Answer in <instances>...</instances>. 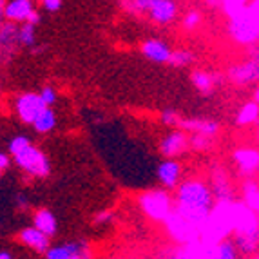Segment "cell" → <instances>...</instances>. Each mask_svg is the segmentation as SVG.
<instances>
[{"instance_id":"6da1fadb","label":"cell","mask_w":259,"mask_h":259,"mask_svg":"<svg viewBox=\"0 0 259 259\" xmlns=\"http://www.w3.org/2000/svg\"><path fill=\"white\" fill-rule=\"evenodd\" d=\"M214 205H216L214 192H212L208 182L201 178H189L180 183V187L176 189L174 210L183 220L198 227L199 230L207 223Z\"/></svg>"},{"instance_id":"7a4b0ae2","label":"cell","mask_w":259,"mask_h":259,"mask_svg":"<svg viewBox=\"0 0 259 259\" xmlns=\"http://www.w3.org/2000/svg\"><path fill=\"white\" fill-rule=\"evenodd\" d=\"M230 239L238 248L239 255L252 257L259 254V216L241 199L234 201V229Z\"/></svg>"},{"instance_id":"3957f363","label":"cell","mask_w":259,"mask_h":259,"mask_svg":"<svg viewBox=\"0 0 259 259\" xmlns=\"http://www.w3.org/2000/svg\"><path fill=\"white\" fill-rule=\"evenodd\" d=\"M227 33L236 46L254 48L259 44V0L246 2L236 17L227 22Z\"/></svg>"},{"instance_id":"277c9868","label":"cell","mask_w":259,"mask_h":259,"mask_svg":"<svg viewBox=\"0 0 259 259\" xmlns=\"http://www.w3.org/2000/svg\"><path fill=\"white\" fill-rule=\"evenodd\" d=\"M234 229V201H216L207 223L201 229V241L208 245L230 239Z\"/></svg>"},{"instance_id":"5b68a950","label":"cell","mask_w":259,"mask_h":259,"mask_svg":"<svg viewBox=\"0 0 259 259\" xmlns=\"http://www.w3.org/2000/svg\"><path fill=\"white\" fill-rule=\"evenodd\" d=\"M138 205L149 220L156 223H165L174 210V199L165 189H152L142 192L138 198Z\"/></svg>"},{"instance_id":"8992f818","label":"cell","mask_w":259,"mask_h":259,"mask_svg":"<svg viewBox=\"0 0 259 259\" xmlns=\"http://www.w3.org/2000/svg\"><path fill=\"white\" fill-rule=\"evenodd\" d=\"M227 76L236 85H250V83L259 85V44L250 48L246 60L230 65Z\"/></svg>"},{"instance_id":"52a82bcc","label":"cell","mask_w":259,"mask_h":259,"mask_svg":"<svg viewBox=\"0 0 259 259\" xmlns=\"http://www.w3.org/2000/svg\"><path fill=\"white\" fill-rule=\"evenodd\" d=\"M15 163L24 170L26 174L33 178H48L51 172V163H49L48 156L44 154L38 147L31 143L26 151L15 156Z\"/></svg>"},{"instance_id":"ba28073f","label":"cell","mask_w":259,"mask_h":259,"mask_svg":"<svg viewBox=\"0 0 259 259\" xmlns=\"http://www.w3.org/2000/svg\"><path fill=\"white\" fill-rule=\"evenodd\" d=\"M165 230H167L168 238L176 241L178 245H190L201 239V230L198 227H194L192 223H189L187 220H183L176 210H172V214L165 220Z\"/></svg>"},{"instance_id":"9c48e42d","label":"cell","mask_w":259,"mask_h":259,"mask_svg":"<svg viewBox=\"0 0 259 259\" xmlns=\"http://www.w3.org/2000/svg\"><path fill=\"white\" fill-rule=\"evenodd\" d=\"M208 185H210L212 192H214L216 201H236V192H234L230 174L221 163L212 167Z\"/></svg>"},{"instance_id":"30bf717a","label":"cell","mask_w":259,"mask_h":259,"mask_svg":"<svg viewBox=\"0 0 259 259\" xmlns=\"http://www.w3.org/2000/svg\"><path fill=\"white\" fill-rule=\"evenodd\" d=\"M232 161L241 176L252 180L259 174V149L252 145H243L232 151Z\"/></svg>"},{"instance_id":"8fae6325","label":"cell","mask_w":259,"mask_h":259,"mask_svg":"<svg viewBox=\"0 0 259 259\" xmlns=\"http://www.w3.org/2000/svg\"><path fill=\"white\" fill-rule=\"evenodd\" d=\"M44 109L48 107L42 102L38 93H24V95H20L15 100V112H17L18 120L22 123L33 125V121L36 120V116H38Z\"/></svg>"},{"instance_id":"7c38bea8","label":"cell","mask_w":259,"mask_h":259,"mask_svg":"<svg viewBox=\"0 0 259 259\" xmlns=\"http://www.w3.org/2000/svg\"><path fill=\"white\" fill-rule=\"evenodd\" d=\"M187 149H190V138L182 129H172L160 142V152L165 160H176V156L183 154Z\"/></svg>"},{"instance_id":"4fadbf2b","label":"cell","mask_w":259,"mask_h":259,"mask_svg":"<svg viewBox=\"0 0 259 259\" xmlns=\"http://www.w3.org/2000/svg\"><path fill=\"white\" fill-rule=\"evenodd\" d=\"M178 11H180L178 2H172V0H151V8H149L147 15L158 26H167V24L176 20Z\"/></svg>"},{"instance_id":"5bb4252c","label":"cell","mask_w":259,"mask_h":259,"mask_svg":"<svg viewBox=\"0 0 259 259\" xmlns=\"http://www.w3.org/2000/svg\"><path fill=\"white\" fill-rule=\"evenodd\" d=\"M140 51H142V55L145 56L147 60L154 62V64H168V62H170V56H172L170 46L161 38L143 40L142 46H140Z\"/></svg>"},{"instance_id":"9a60e30c","label":"cell","mask_w":259,"mask_h":259,"mask_svg":"<svg viewBox=\"0 0 259 259\" xmlns=\"http://www.w3.org/2000/svg\"><path fill=\"white\" fill-rule=\"evenodd\" d=\"M156 178L165 190H174L182 183V165L178 160H163L158 165Z\"/></svg>"},{"instance_id":"2e32d148","label":"cell","mask_w":259,"mask_h":259,"mask_svg":"<svg viewBox=\"0 0 259 259\" xmlns=\"http://www.w3.org/2000/svg\"><path fill=\"white\" fill-rule=\"evenodd\" d=\"M18 241L24 246L31 248V250L38 252V254H46L51 248V238H48L44 232H40L38 229H35L33 225L26 227L18 232Z\"/></svg>"},{"instance_id":"e0dca14e","label":"cell","mask_w":259,"mask_h":259,"mask_svg":"<svg viewBox=\"0 0 259 259\" xmlns=\"http://www.w3.org/2000/svg\"><path fill=\"white\" fill-rule=\"evenodd\" d=\"M35 11V2H31V0H9V2H6L4 8L6 22H13V24L22 22V24H26Z\"/></svg>"},{"instance_id":"ac0fdd59","label":"cell","mask_w":259,"mask_h":259,"mask_svg":"<svg viewBox=\"0 0 259 259\" xmlns=\"http://www.w3.org/2000/svg\"><path fill=\"white\" fill-rule=\"evenodd\" d=\"M180 129L185 133L203 134V136L216 138V134L220 133V123L214 120H207V118H182Z\"/></svg>"},{"instance_id":"d6986e66","label":"cell","mask_w":259,"mask_h":259,"mask_svg":"<svg viewBox=\"0 0 259 259\" xmlns=\"http://www.w3.org/2000/svg\"><path fill=\"white\" fill-rule=\"evenodd\" d=\"M18 46V27L15 26L13 22H6L4 26L0 27V56H9L17 53Z\"/></svg>"},{"instance_id":"ffe728a7","label":"cell","mask_w":259,"mask_h":259,"mask_svg":"<svg viewBox=\"0 0 259 259\" xmlns=\"http://www.w3.org/2000/svg\"><path fill=\"white\" fill-rule=\"evenodd\" d=\"M89 248L85 241H65L62 245H51L46 252V259H74L82 250Z\"/></svg>"},{"instance_id":"44dd1931","label":"cell","mask_w":259,"mask_h":259,"mask_svg":"<svg viewBox=\"0 0 259 259\" xmlns=\"http://www.w3.org/2000/svg\"><path fill=\"white\" fill-rule=\"evenodd\" d=\"M190 82H192L196 91L208 96L214 93L218 82H221V74H210V73H207V71L198 69L190 73Z\"/></svg>"},{"instance_id":"7402d4cb","label":"cell","mask_w":259,"mask_h":259,"mask_svg":"<svg viewBox=\"0 0 259 259\" xmlns=\"http://www.w3.org/2000/svg\"><path fill=\"white\" fill-rule=\"evenodd\" d=\"M33 227L46 234L48 238H53L58 232V221H56L55 214L49 208H38L33 214Z\"/></svg>"},{"instance_id":"603a6c76","label":"cell","mask_w":259,"mask_h":259,"mask_svg":"<svg viewBox=\"0 0 259 259\" xmlns=\"http://www.w3.org/2000/svg\"><path fill=\"white\" fill-rule=\"evenodd\" d=\"M241 201L259 216V182L257 180H245L241 185Z\"/></svg>"},{"instance_id":"cb8c5ba5","label":"cell","mask_w":259,"mask_h":259,"mask_svg":"<svg viewBox=\"0 0 259 259\" xmlns=\"http://www.w3.org/2000/svg\"><path fill=\"white\" fill-rule=\"evenodd\" d=\"M259 123V105L255 102H245L236 112V125L248 127Z\"/></svg>"},{"instance_id":"d4e9b609","label":"cell","mask_w":259,"mask_h":259,"mask_svg":"<svg viewBox=\"0 0 259 259\" xmlns=\"http://www.w3.org/2000/svg\"><path fill=\"white\" fill-rule=\"evenodd\" d=\"M56 123H58L56 112L53 111L51 107H48V109H44L38 116H36V120L33 121V129L40 134H46V133H51L56 127Z\"/></svg>"},{"instance_id":"484cf974","label":"cell","mask_w":259,"mask_h":259,"mask_svg":"<svg viewBox=\"0 0 259 259\" xmlns=\"http://www.w3.org/2000/svg\"><path fill=\"white\" fill-rule=\"evenodd\" d=\"M210 259H239V252L232 239H225L218 245H212Z\"/></svg>"},{"instance_id":"4316f807","label":"cell","mask_w":259,"mask_h":259,"mask_svg":"<svg viewBox=\"0 0 259 259\" xmlns=\"http://www.w3.org/2000/svg\"><path fill=\"white\" fill-rule=\"evenodd\" d=\"M18 42H20V46H24V48H35L36 44V26H33V24H22L20 27H18Z\"/></svg>"},{"instance_id":"83f0119b","label":"cell","mask_w":259,"mask_h":259,"mask_svg":"<svg viewBox=\"0 0 259 259\" xmlns=\"http://www.w3.org/2000/svg\"><path fill=\"white\" fill-rule=\"evenodd\" d=\"M246 2H248V0H221L220 9H221V13L227 17V20H229V18L236 17V15L245 8Z\"/></svg>"},{"instance_id":"f1b7e54d","label":"cell","mask_w":259,"mask_h":259,"mask_svg":"<svg viewBox=\"0 0 259 259\" xmlns=\"http://www.w3.org/2000/svg\"><path fill=\"white\" fill-rule=\"evenodd\" d=\"M192 62H194V53L189 51V49H176V51H172L168 64L174 65V67H187Z\"/></svg>"},{"instance_id":"f546056e","label":"cell","mask_w":259,"mask_h":259,"mask_svg":"<svg viewBox=\"0 0 259 259\" xmlns=\"http://www.w3.org/2000/svg\"><path fill=\"white\" fill-rule=\"evenodd\" d=\"M201 20H203L201 11H198V9H189V11L183 15L182 26H183V29H187V31H194L201 26Z\"/></svg>"},{"instance_id":"4dcf8cb0","label":"cell","mask_w":259,"mask_h":259,"mask_svg":"<svg viewBox=\"0 0 259 259\" xmlns=\"http://www.w3.org/2000/svg\"><path fill=\"white\" fill-rule=\"evenodd\" d=\"M214 147V138L210 136H203V134H192L190 136V149H194L198 152L210 151Z\"/></svg>"},{"instance_id":"1f68e13d","label":"cell","mask_w":259,"mask_h":259,"mask_svg":"<svg viewBox=\"0 0 259 259\" xmlns=\"http://www.w3.org/2000/svg\"><path fill=\"white\" fill-rule=\"evenodd\" d=\"M29 145H31V140L27 138V136H22V134L13 136V138L9 140V154L15 158V156L20 154L22 151H26Z\"/></svg>"},{"instance_id":"d6a6232c","label":"cell","mask_w":259,"mask_h":259,"mask_svg":"<svg viewBox=\"0 0 259 259\" xmlns=\"http://www.w3.org/2000/svg\"><path fill=\"white\" fill-rule=\"evenodd\" d=\"M160 120H161V123H165L167 127H180L182 116H180L176 111H172V109H165V111L161 112Z\"/></svg>"},{"instance_id":"836d02e7","label":"cell","mask_w":259,"mask_h":259,"mask_svg":"<svg viewBox=\"0 0 259 259\" xmlns=\"http://www.w3.org/2000/svg\"><path fill=\"white\" fill-rule=\"evenodd\" d=\"M131 13H147L151 8V0H134V2H123Z\"/></svg>"},{"instance_id":"e575fe53","label":"cell","mask_w":259,"mask_h":259,"mask_svg":"<svg viewBox=\"0 0 259 259\" xmlns=\"http://www.w3.org/2000/svg\"><path fill=\"white\" fill-rule=\"evenodd\" d=\"M42 102L46 104V107H51L53 104H56V100H58V95H56V89L51 85H46L42 87V91L38 93Z\"/></svg>"},{"instance_id":"d590c367","label":"cell","mask_w":259,"mask_h":259,"mask_svg":"<svg viewBox=\"0 0 259 259\" xmlns=\"http://www.w3.org/2000/svg\"><path fill=\"white\" fill-rule=\"evenodd\" d=\"M42 8H44V11H48V13H56V11L62 8V2L60 0H44Z\"/></svg>"},{"instance_id":"8d00e7d4","label":"cell","mask_w":259,"mask_h":259,"mask_svg":"<svg viewBox=\"0 0 259 259\" xmlns=\"http://www.w3.org/2000/svg\"><path fill=\"white\" fill-rule=\"evenodd\" d=\"M112 220V210H102L95 216V223H107Z\"/></svg>"},{"instance_id":"74e56055","label":"cell","mask_w":259,"mask_h":259,"mask_svg":"<svg viewBox=\"0 0 259 259\" xmlns=\"http://www.w3.org/2000/svg\"><path fill=\"white\" fill-rule=\"evenodd\" d=\"M8 167H9V154H6V152H0V172H2V170H6Z\"/></svg>"},{"instance_id":"f35d334b","label":"cell","mask_w":259,"mask_h":259,"mask_svg":"<svg viewBox=\"0 0 259 259\" xmlns=\"http://www.w3.org/2000/svg\"><path fill=\"white\" fill-rule=\"evenodd\" d=\"M17 205H18L20 208H27V207H29V203H27L26 196H24V194H18V196H17Z\"/></svg>"},{"instance_id":"ab89813d","label":"cell","mask_w":259,"mask_h":259,"mask_svg":"<svg viewBox=\"0 0 259 259\" xmlns=\"http://www.w3.org/2000/svg\"><path fill=\"white\" fill-rule=\"evenodd\" d=\"M4 8H6V2L4 0H0V27L6 24V15H4Z\"/></svg>"},{"instance_id":"60d3db41","label":"cell","mask_w":259,"mask_h":259,"mask_svg":"<svg viewBox=\"0 0 259 259\" xmlns=\"http://www.w3.org/2000/svg\"><path fill=\"white\" fill-rule=\"evenodd\" d=\"M252 102H255V104L259 105V85H255L254 95H252Z\"/></svg>"},{"instance_id":"b9f144b4","label":"cell","mask_w":259,"mask_h":259,"mask_svg":"<svg viewBox=\"0 0 259 259\" xmlns=\"http://www.w3.org/2000/svg\"><path fill=\"white\" fill-rule=\"evenodd\" d=\"M0 259H13V255L8 250H0Z\"/></svg>"},{"instance_id":"7bdbcfd3","label":"cell","mask_w":259,"mask_h":259,"mask_svg":"<svg viewBox=\"0 0 259 259\" xmlns=\"http://www.w3.org/2000/svg\"><path fill=\"white\" fill-rule=\"evenodd\" d=\"M252 259H259V254H257V255H254V257H252Z\"/></svg>"},{"instance_id":"ee69618b","label":"cell","mask_w":259,"mask_h":259,"mask_svg":"<svg viewBox=\"0 0 259 259\" xmlns=\"http://www.w3.org/2000/svg\"><path fill=\"white\" fill-rule=\"evenodd\" d=\"M257 140H259V129H257Z\"/></svg>"},{"instance_id":"f6af8a7d","label":"cell","mask_w":259,"mask_h":259,"mask_svg":"<svg viewBox=\"0 0 259 259\" xmlns=\"http://www.w3.org/2000/svg\"><path fill=\"white\" fill-rule=\"evenodd\" d=\"M0 174H2V172H0Z\"/></svg>"}]
</instances>
